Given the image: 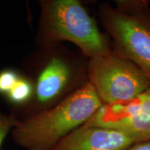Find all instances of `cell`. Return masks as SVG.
<instances>
[{"mask_svg":"<svg viewBox=\"0 0 150 150\" xmlns=\"http://www.w3.org/2000/svg\"><path fill=\"white\" fill-rule=\"evenodd\" d=\"M102 102L88 82L52 109L20 122L11 131L15 142L26 150H52L83 126L102 107Z\"/></svg>","mask_w":150,"mask_h":150,"instance_id":"cell-1","label":"cell"},{"mask_svg":"<svg viewBox=\"0 0 150 150\" xmlns=\"http://www.w3.org/2000/svg\"><path fill=\"white\" fill-rule=\"evenodd\" d=\"M88 72L90 83L105 104L129 100L150 88L143 71L110 53L92 58Z\"/></svg>","mask_w":150,"mask_h":150,"instance_id":"cell-2","label":"cell"},{"mask_svg":"<svg viewBox=\"0 0 150 150\" xmlns=\"http://www.w3.org/2000/svg\"><path fill=\"white\" fill-rule=\"evenodd\" d=\"M48 22L54 35L74 42L91 59L109 53L95 22L78 1L59 0L52 3Z\"/></svg>","mask_w":150,"mask_h":150,"instance_id":"cell-3","label":"cell"},{"mask_svg":"<svg viewBox=\"0 0 150 150\" xmlns=\"http://www.w3.org/2000/svg\"><path fill=\"white\" fill-rule=\"evenodd\" d=\"M84 125L119 129L140 142L150 140V88L129 100L102 105Z\"/></svg>","mask_w":150,"mask_h":150,"instance_id":"cell-4","label":"cell"},{"mask_svg":"<svg viewBox=\"0 0 150 150\" xmlns=\"http://www.w3.org/2000/svg\"><path fill=\"white\" fill-rule=\"evenodd\" d=\"M140 142L136 137L119 129L83 125L52 150H126Z\"/></svg>","mask_w":150,"mask_h":150,"instance_id":"cell-5","label":"cell"},{"mask_svg":"<svg viewBox=\"0 0 150 150\" xmlns=\"http://www.w3.org/2000/svg\"><path fill=\"white\" fill-rule=\"evenodd\" d=\"M110 31L125 54L150 76V31L131 17L113 15Z\"/></svg>","mask_w":150,"mask_h":150,"instance_id":"cell-6","label":"cell"},{"mask_svg":"<svg viewBox=\"0 0 150 150\" xmlns=\"http://www.w3.org/2000/svg\"><path fill=\"white\" fill-rule=\"evenodd\" d=\"M70 75V69L66 63L59 58H53L38 79V99L40 102H47L55 98L67 84Z\"/></svg>","mask_w":150,"mask_h":150,"instance_id":"cell-7","label":"cell"},{"mask_svg":"<svg viewBox=\"0 0 150 150\" xmlns=\"http://www.w3.org/2000/svg\"><path fill=\"white\" fill-rule=\"evenodd\" d=\"M32 93V87L27 81L20 79L17 81L8 94L9 99L14 103H22L27 101Z\"/></svg>","mask_w":150,"mask_h":150,"instance_id":"cell-8","label":"cell"},{"mask_svg":"<svg viewBox=\"0 0 150 150\" xmlns=\"http://www.w3.org/2000/svg\"><path fill=\"white\" fill-rule=\"evenodd\" d=\"M19 122L20 120H17L13 115H7L0 112V150L6 136Z\"/></svg>","mask_w":150,"mask_h":150,"instance_id":"cell-9","label":"cell"},{"mask_svg":"<svg viewBox=\"0 0 150 150\" xmlns=\"http://www.w3.org/2000/svg\"><path fill=\"white\" fill-rule=\"evenodd\" d=\"M19 80L13 70H6L0 72V93L8 94Z\"/></svg>","mask_w":150,"mask_h":150,"instance_id":"cell-10","label":"cell"},{"mask_svg":"<svg viewBox=\"0 0 150 150\" xmlns=\"http://www.w3.org/2000/svg\"><path fill=\"white\" fill-rule=\"evenodd\" d=\"M126 150H150V140L137 142Z\"/></svg>","mask_w":150,"mask_h":150,"instance_id":"cell-11","label":"cell"}]
</instances>
